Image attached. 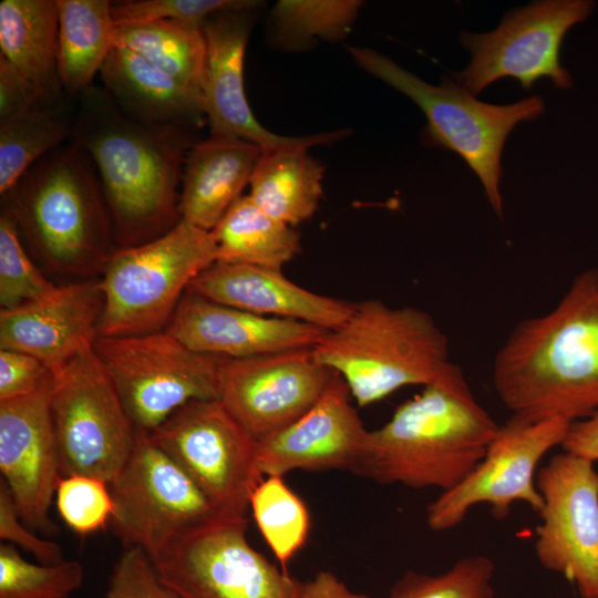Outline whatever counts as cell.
Here are the masks:
<instances>
[{
	"mask_svg": "<svg viewBox=\"0 0 598 598\" xmlns=\"http://www.w3.org/2000/svg\"><path fill=\"white\" fill-rule=\"evenodd\" d=\"M114 47L134 52L202 93L206 50L202 25L174 20L121 24L115 30Z\"/></svg>",
	"mask_w": 598,
	"mask_h": 598,
	"instance_id": "obj_29",
	"label": "cell"
},
{
	"mask_svg": "<svg viewBox=\"0 0 598 598\" xmlns=\"http://www.w3.org/2000/svg\"><path fill=\"white\" fill-rule=\"evenodd\" d=\"M295 598H371L354 592L333 573L321 570L311 579L299 581Z\"/></svg>",
	"mask_w": 598,
	"mask_h": 598,
	"instance_id": "obj_43",
	"label": "cell"
},
{
	"mask_svg": "<svg viewBox=\"0 0 598 598\" xmlns=\"http://www.w3.org/2000/svg\"><path fill=\"white\" fill-rule=\"evenodd\" d=\"M312 351L344 380L359 406L412 384L474 396L450 359L446 336L430 313L415 307H391L379 299L355 302L349 318L327 331Z\"/></svg>",
	"mask_w": 598,
	"mask_h": 598,
	"instance_id": "obj_3",
	"label": "cell"
},
{
	"mask_svg": "<svg viewBox=\"0 0 598 598\" xmlns=\"http://www.w3.org/2000/svg\"><path fill=\"white\" fill-rule=\"evenodd\" d=\"M362 3L359 0H280L271 10L272 43L298 51L319 40H342L351 31Z\"/></svg>",
	"mask_w": 598,
	"mask_h": 598,
	"instance_id": "obj_31",
	"label": "cell"
},
{
	"mask_svg": "<svg viewBox=\"0 0 598 598\" xmlns=\"http://www.w3.org/2000/svg\"><path fill=\"white\" fill-rule=\"evenodd\" d=\"M333 374L312 348L223 358L218 400L257 443L305 414Z\"/></svg>",
	"mask_w": 598,
	"mask_h": 598,
	"instance_id": "obj_16",
	"label": "cell"
},
{
	"mask_svg": "<svg viewBox=\"0 0 598 598\" xmlns=\"http://www.w3.org/2000/svg\"><path fill=\"white\" fill-rule=\"evenodd\" d=\"M89 154L71 141L33 164L4 195V210L51 267L104 266L110 223Z\"/></svg>",
	"mask_w": 598,
	"mask_h": 598,
	"instance_id": "obj_5",
	"label": "cell"
},
{
	"mask_svg": "<svg viewBox=\"0 0 598 598\" xmlns=\"http://www.w3.org/2000/svg\"><path fill=\"white\" fill-rule=\"evenodd\" d=\"M249 508L259 532L286 570L308 538L310 519L305 503L282 476H266L254 489Z\"/></svg>",
	"mask_w": 598,
	"mask_h": 598,
	"instance_id": "obj_32",
	"label": "cell"
},
{
	"mask_svg": "<svg viewBox=\"0 0 598 598\" xmlns=\"http://www.w3.org/2000/svg\"><path fill=\"white\" fill-rule=\"evenodd\" d=\"M255 13L256 9L225 10L202 24L206 48L202 94L210 135L243 138L262 151L310 148L349 135L350 131L342 128L307 136H282L258 122L249 106L244 82L245 52Z\"/></svg>",
	"mask_w": 598,
	"mask_h": 598,
	"instance_id": "obj_17",
	"label": "cell"
},
{
	"mask_svg": "<svg viewBox=\"0 0 598 598\" xmlns=\"http://www.w3.org/2000/svg\"><path fill=\"white\" fill-rule=\"evenodd\" d=\"M100 281L56 287L47 296L0 311V349L20 351L54 374L93 348L103 310Z\"/></svg>",
	"mask_w": 598,
	"mask_h": 598,
	"instance_id": "obj_20",
	"label": "cell"
},
{
	"mask_svg": "<svg viewBox=\"0 0 598 598\" xmlns=\"http://www.w3.org/2000/svg\"><path fill=\"white\" fill-rule=\"evenodd\" d=\"M0 538L31 554L40 564L55 565L64 560L56 543L40 538L23 523L3 480H0Z\"/></svg>",
	"mask_w": 598,
	"mask_h": 598,
	"instance_id": "obj_39",
	"label": "cell"
},
{
	"mask_svg": "<svg viewBox=\"0 0 598 598\" xmlns=\"http://www.w3.org/2000/svg\"><path fill=\"white\" fill-rule=\"evenodd\" d=\"M216 261L212 231L181 219L165 234L109 256L99 336L163 331L190 282Z\"/></svg>",
	"mask_w": 598,
	"mask_h": 598,
	"instance_id": "obj_7",
	"label": "cell"
},
{
	"mask_svg": "<svg viewBox=\"0 0 598 598\" xmlns=\"http://www.w3.org/2000/svg\"><path fill=\"white\" fill-rule=\"evenodd\" d=\"M105 598H179L158 577L144 550L126 547L113 566Z\"/></svg>",
	"mask_w": 598,
	"mask_h": 598,
	"instance_id": "obj_38",
	"label": "cell"
},
{
	"mask_svg": "<svg viewBox=\"0 0 598 598\" xmlns=\"http://www.w3.org/2000/svg\"><path fill=\"white\" fill-rule=\"evenodd\" d=\"M54 380V373L37 358L0 349V401L32 394Z\"/></svg>",
	"mask_w": 598,
	"mask_h": 598,
	"instance_id": "obj_40",
	"label": "cell"
},
{
	"mask_svg": "<svg viewBox=\"0 0 598 598\" xmlns=\"http://www.w3.org/2000/svg\"><path fill=\"white\" fill-rule=\"evenodd\" d=\"M51 283L25 252L17 225L8 212L0 217V305L11 309L53 291Z\"/></svg>",
	"mask_w": 598,
	"mask_h": 598,
	"instance_id": "obj_35",
	"label": "cell"
},
{
	"mask_svg": "<svg viewBox=\"0 0 598 598\" xmlns=\"http://www.w3.org/2000/svg\"><path fill=\"white\" fill-rule=\"evenodd\" d=\"M51 412L61 476L86 475L110 484L131 455L136 429L93 348L54 374Z\"/></svg>",
	"mask_w": 598,
	"mask_h": 598,
	"instance_id": "obj_10",
	"label": "cell"
},
{
	"mask_svg": "<svg viewBox=\"0 0 598 598\" xmlns=\"http://www.w3.org/2000/svg\"><path fill=\"white\" fill-rule=\"evenodd\" d=\"M93 350L136 430L152 432L194 400H218L223 357L197 352L167 331L97 336Z\"/></svg>",
	"mask_w": 598,
	"mask_h": 598,
	"instance_id": "obj_9",
	"label": "cell"
},
{
	"mask_svg": "<svg viewBox=\"0 0 598 598\" xmlns=\"http://www.w3.org/2000/svg\"><path fill=\"white\" fill-rule=\"evenodd\" d=\"M594 8L590 0L533 1L506 13L493 31L463 30L458 42L471 60L451 76L474 96L505 78L516 79L524 90L542 78L569 89L573 79L560 63V45L569 29L587 20Z\"/></svg>",
	"mask_w": 598,
	"mask_h": 598,
	"instance_id": "obj_11",
	"label": "cell"
},
{
	"mask_svg": "<svg viewBox=\"0 0 598 598\" xmlns=\"http://www.w3.org/2000/svg\"><path fill=\"white\" fill-rule=\"evenodd\" d=\"M344 380L334 372L319 400L285 429L256 443L262 476L302 471L349 470L368 434Z\"/></svg>",
	"mask_w": 598,
	"mask_h": 598,
	"instance_id": "obj_19",
	"label": "cell"
},
{
	"mask_svg": "<svg viewBox=\"0 0 598 598\" xmlns=\"http://www.w3.org/2000/svg\"><path fill=\"white\" fill-rule=\"evenodd\" d=\"M216 261L254 265L282 270L301 249L295 229L241 196L212 230Z\"/></svg>",
	"mask_w": 598,
	"mask_h": 598,
	"instance_id": "obj_28",
	"label": "cell"
},
{
	"mask_svg": "<svg viewBox=\"0 0 598 598\" xmlns=\"http://www.w3.org/2000/svg\"><path fill=\"white\" fill-rule=\"evenodd\" d=\"M110 489L115 534L151 560L186 537L229 520L144 431L136 430L131 455Z\"/></svg>",
	"mask_w": 598,
	"mask_h": 598,
	"instance_id": "obj_8",
	"label": "cell"
},
{
	"mask_svg": "<svg viewBox=\"0 0 598 598\" xmlns=\"http://www.w3.org/2000/svg\"><path fill=\"white\" fill-rule=\"evenodd\" d=\"M147 433L223 517L247 520L250 496L264 478L256 442L219 400L190 401Z\"/></svg>",
	"mask_w": 598,
	"mask_h": 598,
	"instance_id": "obj_12",
	"label": "cell"
},
{
	"mask_svg": "<svg viewBox=\"0 0 598 598\" xmlns=\"http://www.w3.org/2000/svg\"><path fill=\"white\" fill-rule=\"evenodd\" d=\"M72 136L92 159L124 248L150 241L181 219L177 186L195 143L189 131L142 124L96 87L82 94Z\"/></svg>",
	"mask_w": 598,
	"mask_h": 598,
	"instance_id": "obj_2",
	"label": "cell"
},
{
	"mask_svg": "<svg viewBox=\"0 0 598 598\" xmlns=\"http://www.w3.org/2000/svg\"><path fill=\"white\" fill-rule=\"evenodd\" d=\"M83 578V567L76 560L33 564L21 557L14 545H0V598H68L82 586Z\"/></svg>",
	"mask_w": 598,
	"mask_h": 598,
	"instance_id": "obj_33",
	"label": "cell"
},
{
	"mask_svg": "<svg viewBox=\"0 0 598 598\" xmlns=\"http://www.w3.org/2000/svg\"><path fill=\"white\" fill-rule=\"evenodd\" d=\"M352 60L368 74L410 97L424 113L426 145L461 156L480 178L488 203L502 217L499 182L504 144L518 123L534 121L545 112L540 96L497 105L476 99L451 75L430 84L398 65L386 55L362 47H347Z\"/></svg>",
	"mask_w": 598,
	"mask_h": 598,
	"instance_id": "obj_6",
	"label": "cell"
},
{
	"mask_svg": "<svg viewBox=\"0 0 598 598\" xmlns=\"http://www.w3.org/2000/svg\"><path fill=\"white\" fill-rule=\"evenodd\" d=\"M492 379L513 415L573 423L598 411V269L579 272L553 309L514 327Z\"/></svg>",
	"mask_w": 598,
	"mask_h": 598,
	"instance_id": "obj_1",
	"label": "cell"
},
{
	"mask_svg": "<svg viewBox=\"0 0 598 598\" xmlns=\"http://www.w3.org/2000/svg\"><path fill=\"white\" fill-rule=\"evenodd\" d=\"M563 451L577 457L598 461V411L573 422L561 444Z\"/></svg>",
	"mask_w": 598,
	"mask_h": 598,
	"instance_id": "obj_42",
	"label": "cell"
},
{
	"mask_svg": "<svg viewBox=\"0 0 598 598\" xmlns=\"http://www.w3.org/2000/svg\"><path fill=\"white\" fill-rule=\"evenodd\" d=\"M71 135L72 125L47 105L0 120V194Z\"/></svg>",
	"mask_w": 598,
	"mask_h": 598,
	"instance_id": "obj_30",
	"label": "cell"
},
{
	"mask_svg": "<svg viewBox=\"0 0 598 598\" xmlns=\"http://www.w3.org/2000/svg\"><path fill=\"white\" fill-rule=\"evenodd\" d=\"M59 9L58 71L71 94L92 86L114 48L116 23L109 0H56Z\"/></svg>",
	"mask_w": 598,
	"mask_h": 598,
	"instance_id": "obj_27",
	"label": "cell"
},
{
	"mask_svg": "<svg viewBox=\"0 0 598 598\" xmlns=\"http://www.w3.org/2000/svg\"><path fill=\"white\" fill-rule=\"evenodd\" d=\"M544 499L535 528L540 565L574 584L580 598H598V471L567 452L536 475Z\"/></svg>",
	"mask_w": 598,
	"mask_h": 598,
	"instance_id": "obj_15",
	"label": "cell"
},
{
	"mask_svg": "<svg viewBox=\"0 0 598 598\" xmlns=\"http://www.w3.org/2000/svg\"><path fill=\"white\" fill-rule=\"evenodd\" d=\"M308 150L262 151L249 183L254 203L291 227L312 217L323 194L324 166Z\"/></svg>",
	"mask_w": 598,
	"mask_h": 598,
	"instance_id": "obj_26",
	"label": "cell"
},
{
	"mask_svg": "<svg viewBox=\"0 0 598 598\" xmlns=\"http://www.w3.org/2000/svg\"><path fill=\"white\" fill-rule=\"evenodd\" d=\"M261 153L259 145L233 136L195 142L185 156L179 218L212 231L244 196Z\"/></svg>",
	"mask_w": 598,
	"mask_h": 598,
	"instance_id": "obj_23",
	"label": "cell"
},
{
	"mask_svg": "<svg viewBox=\"0 0 598 598\" xmlns=\"http://www.w3.org/2000/svg\"><path fill=\"white\" fill-rule=\"evenodd\" d=\"M54 496L61 518L80 535L102 529L114 513L110 484L97 477L61 476Z\"/></svg>",
	"mask_w": 598,
	"mask_h": 598,
	"instance_id": "obj_36",
	"label": "cell"
},
{
	"mask_svg": "<svg viewBox=\"0 0 598 598\" xmlns=\"http://www.w3.org/2000/svg\"><path fill=\"white\" fill-rule=\"evenodd\" d=\"M54 380L39 391L0 401V472L31 529L55 533L50 507L61 477L51 412Z\"/></svg>",
	"mask_w": 598,
	"mask_h": 598,
	"instance_id": "obj_18",
	"label": "cell"
},
{
	"mask_svg": "<svg viewBox=\"0 0 598 598\" xmlns=\"http://www.w3.org/2000/svg\"><path fill=\"white\" fill-rule=\"evenodd\" d=\"M42 105L31 82L0 55V120ZM48 106V105H47Z\"/></svg>",
	"mask_w": 598,
	"mask_h": 598,
	"instance_id": "obj_41",
	"label": "cell"
},
{
	"mask_svg": "<svg viewBox=\"0 0 598 598\" xmlns=\"http://www.w3.org/2000/svg\"><path fill=\"white\" fill-rule=\"evenodd\" d=\"M165 331L197 352L233 359L313 348L327 333L302 321L221 305L188 289Z\"/></svg>",
	"mask_w": 598,
	"mask_h": 598,
	"instance_id": "obj_21",
	"label": "cell"
},
{
	"mask_svg": "<svg viewBox=\"0 0 598 598\" xmlns=\"http://www.w3.org/2000/svg\"><path fill=\"white\" fill-rule=\"evenodd\" d=\"M188 290L212 301L249 312L310 323L327 331L339 328L353 305L310 291L280 269L215 261Z\"/></svg>",
	"mask_w": 598,
	"mask_h": 598,
	"instance_id": "obj_22",
	"label": "cell"
},
{
	"mask_svg": "<svg viewBox=\"0 0 598 598\" xmlns=\"http://www.w3.org/2000/svg\"><path fill=\"white\" fill-rule=\"evenodd\" d=\"M247 520H223L152 560L179 598H295L299 581L271 564L246 536Z\"/></svg>",
	"mask_w": 598,
	"mask_h": 598,
	"instance_id": "obj_14",
	"label": "cell"
},
{
	"mask_svg": "<svg viewBox=\"0 0 598 598\" xmlns=\"http://www.w3.org/2000/svg\"><path fill=\"white\" fill-rule=\"evenodd\" d=\"M100 74L121 111L142 124L190 131L207 121L202 93L127 49L114 47Z\"/></svg>",
	"mask_w": 598,
	"mask_h": 598,
	"instance_id": "obj_24",
	"label": "cell"
},
{
	"mask_svg": "<svg viewBox=\"0 0 598 598\" xmlns=\"http://www.w3.org/2000/svg\"><path fill=\"white\" fill-rule=\"evenodd\" d=\"M1 55L33 85L42 105L56 97L59 9L56 0L0 2Z\"/></svg>",
	"mask_w": 598,
	"mask_h": 598,
	"instance_id": "obj_25",
	"label": "cell"
},
{
	"mask_svg": "<svg viewBox=\"0 0 598 598\" xmlns=\"http://www.w3.org/2000/svg\"><path fill=\"white\" fill-rule=\"evenodd\" d=\"M571 422L560 419L532 421L517 415L504 424L489 444L484 458L455 487L426 508V523L433 532L460 525L470 509L487 504L495 518H505L515 502L526 503L539 514L544 499L536 486L540 460L563 444Z\"/></svg>",
	"mask_w": 598,
	"mask_h": 598,
	"instance_id": "obj_13",
	"label": "cell"
},
{
	"mask_svg": "<svg viewBox=\"0 0 598 598\" xmlns=\"http://www.w3.org/2000/svg\"><path fill=\"white\" fill-rule=\"evenodd\" d=\"M494 570L484 555L465 556L437 575L410 570L392 586L389 598H495Z\"/></svg>",
	"mask_w": 598,
	"mask_h": 598,
	"instance_id": "obj_34",
	"label": "cell"
},
{
	"mask_svg": "<svg viewBox=\"0 0 598 598\" xmlns=\"http://www.w3.org/2000/svg\"><path fill=\"white\" fill-rule=\"evenodd\" d=\"M498 427L474 396L424 386L368 431L351 472L379 484L446 492L484 458Z\"/></svg>",
	"mask_w": 598,
	"mask_h": 598,
	"instance_id": "obj_4",
	"label": "cell"
},
{
	"mask_svg": "<svg viewBox=\"0 0 598 598\" xmlns=\"http://www.w3.org/2000/svg\"><path fill=\"white\" fill-rule=\"evenodd\" d=\"M255 0H128L112 2L116 25L174 20L202 25L210 16L238 9H257Z\"/></svg>",
	"mask_w": 598,
	"mask_h": 598,
	"instance_id": "obj_37",
	"label": "cell"
}]
</instances>
